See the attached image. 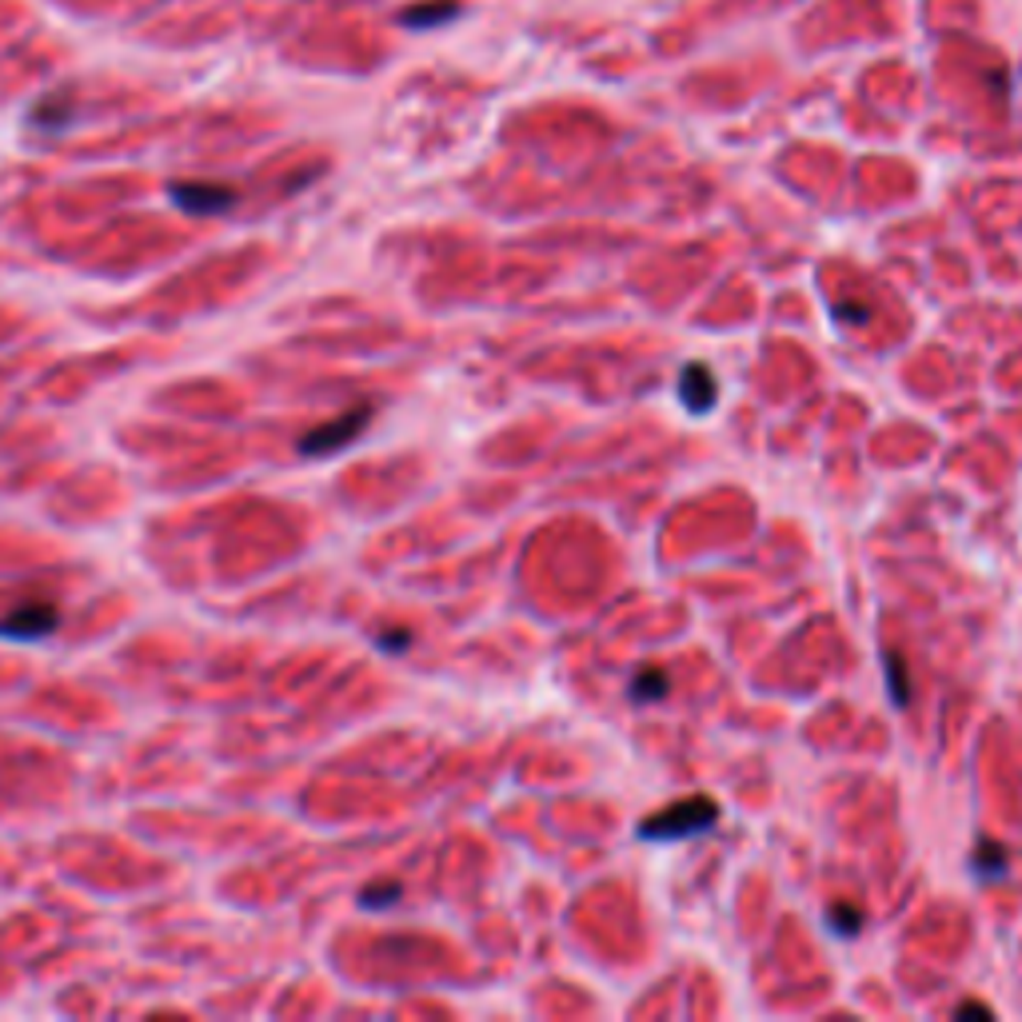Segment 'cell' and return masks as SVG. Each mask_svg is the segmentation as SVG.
Wrapping results in <instances>:
<instances>
[{
    "label": "cell",
    "instance_id": "7a4b0ae2",
    "mask_svg": "<svg viewBox=\"0 0 1022 1022\" xmlns=\"http://www.w3.org/2000/svg\"><path fill=\"white\" fill-rule=\"evenodd\" d=\"M368 424H372V404L348 407L344 416H336L332 424H320L308 436H300V456H332V451L348 448Z\"/></svg>",
    "mask_w": 1022,
    "mask_h": 1022
},
{
    "label": "cell",
    "instance_id": "ba28073f",
    "mask_svg": "<svg viewBox=\"0 0 1022 1022\" xmlns=\"http://www.w3.org/2000/svg\"><path fill=\"white\" fill-rule=\"evenodd\" d=\"M975 871H979L982 879L1007 875V851H1002L999 843H991V839H982L979 851H975Z\"/></svg>",
    "mask_w": 1022,
    "mask_h": 1022
},
{
    "label": "cell",
    "instance_id": "30bf717a",
    "mask_svg": "<svg viewBox=\"0 0 1022 1022\" xmlns=\"http://www.w3.org/2000/svg\"><path fill=\"white\" fill-rule=\"evenodd\" d=\"M827 918H831L834 935H859V927H863V907H859V903H834Z\"/></svg>",
    "mask_w": 1022,
    "mask_h": 1022
},
{
    "label": "cell",
    "instance_id": "277c9868",
    "mask_svg": "<svg viewBox=\"0 0 1022 1022\" xmlns=\"http://www.w3.org/2000/svg\"><path fill=\"white\" fill-rule=\"evenodd\" d=\"M168 196L177 200L184 212H196V216H216V212H228L241 192L228 189V184H209V180H177Z\"/></svg>",
    "mask_w": 1022,
    "mask_h": 1022
},
{
    "label": "cell",
    "instance_id": "9c48e42d",
    "mask_svg": "<svg viewBox=\"0 0 1022 1022\" xmlns=\"http://www.w3.org/2000/svg\"><path fill=\"white\" fill-rule=\"evenodd\" d=\"M32 125L64 128L68 125V100H64V96H49V100H41V105L32 108Z\"/></svg>",
    "mask_w": 1022,
    "mask_h": 1022
},
{
    "label": "cell",
    "instance_id": "52a82bcc",
    "mask_svg": "<svg viewBox=\"0 0 1022 1022\" xmlns=\"http://www.w3.org/2000/svg\"><path fill=\"white\" fill-rule=\"evenodd\" d=\"M668 691H671L668 671H663V668H643L636 683H631V700H636V703H659V700H668Z\"/></svg>",
    "mask_w": 1022,
    "mask_h": 1022
},
{
    "label": "cell",
    "instance_id": "5b68a950",
    "mask_svg": "<svg viewBox=\"0 0 1022 1022\" xmlns=\"http://www.w3.org/2000/svg\"><path fill=\"white\" fill-rule=\"evenodd\" d=\"M679 400H683V404H688V412H695V416L711 412V407H715V400H720L715 376H711L703 364H688L683 372H679Z\"/></svg>",
    "mask_w": 1022,
    "mask_h": 1022
},
{
    "label": "cell",
    "instance_id": "6da1fadb",
    "mask_svg": "<svg viewBox=\"0 0 1022 1022\" xmlns=\"http://www.w3.org/2000/svg\"><path fill=\"white\" fill-rule=\"evenodd\" d=\"M715 819H720V807L711 803V799H683V803H671L659 815H651V819H643V823H639V839L675 843V839L707 831Z\"/></svg>",
    "mask_w": 1022,
    "mask_h": 1022
},
{
    "label": "cell",
    "instance_id": "4fadbf2b",
    "mask_svg": "<svg viewBox=\"0 0 1022 1022\" xmlns=\"http://www.w3.org/2000/svg\"><path fill=\"white\" fill-rule=\"evenodd\" d=\"M407 639H412V631H384V636H380V647H387V651H404Z\"/></svg>",
    "mask_w": 1022,
    "mask_h": 1022
},
{
    "label": "cell",
    "instance_id": "7c38bea8",
    "mask_svg": "<svg viewBox=\"0 0 1022 1022\" xmlns=\"http://www.w3.org/2000/svg\"><path fill=\"white\" fill-rule=\"evenodd\" d=\"M396 898H400V883H380V887L364 891V907H387V903H396Z\"/></svg>",
    "mask_w": 1022,
    "mask_h": 1022
},
{
    "label": "cell",
    "instance_id": "8992f818",
    "mask_svg": "<svg viewBox=\"0 0 1022 1022\" xmlns=\"http://www.w3.org/2000/svg\"><path fill=\"white\" fill-rule=\"evenodd\" d=\"M464 12V4L459 0H424V4H407L404 12H400V24L404 29H439V24H451Z\"/></svg>",
    "mask_w": 1022,
    "mask_h": 1022
},
{
    "label": "cell",
    "instance_id": "9a60e30c",
    "mask_svg": "<svg viewBox=\"0 0 1022 1022\" xmlns=\"http://www.w3.org/2000/svg\"><path fill=\"white\" fill-rule=\"evenodd\" d=\"M955 1014H991V1011H987L982 1002H962V1007H959V1011H955Z\"/></svg>",
    "mask_w": 1022,
    "mask_h": 1022
},
{
    "label": "cell",
    "instance_id": "5bb4252c",
    "mask_svg": "<svg viewBox=\"0 0 1022 1022\" xmlns=\"http://www.w3.org/2000/svg\"><path fill=\"white\" fill-rule=\"evenodd\" d=\"M834 312L843 316V323H863L866 316H871V312H866V308H851V304H839V308H834Z\"/></svg>",
    "mask_w": 1022,
    "mask_h": 1022
},
{
    "label": "cell",
    "instance_id": "8fae6325",
    "mask_svg": "<svg viewBox=\"0 0 1022 1022\" xmlns=\"http://www.w3.org/2000/svg\"><path fill=\"white\" fill-rule=\"evenodd\" d=\"M887 683H891V700H895V707H907L911 703V691H907V668H903V659L895 656V651H887Z\"/></svg>",
    "mask_w": 1022,
    "mask_h": 1022
},
{
    "label": "cell",
    "instance_id": "3957f363",
    "mask_svg": "<svg viewBox=\"0 0 1022 1022\" xmlns=\"http://www.w3.org/2000/svg\"><path fill=\"white\" fill-rule=\"evenodd\" d=\"M56 624H61L56 604H49V599H24V604L12 607L9 616H0V636L44 639L49 631H56Z\"/></svg>",
    "mask_w": 1022,
    "mask_h": 1022
}]
</instances>
